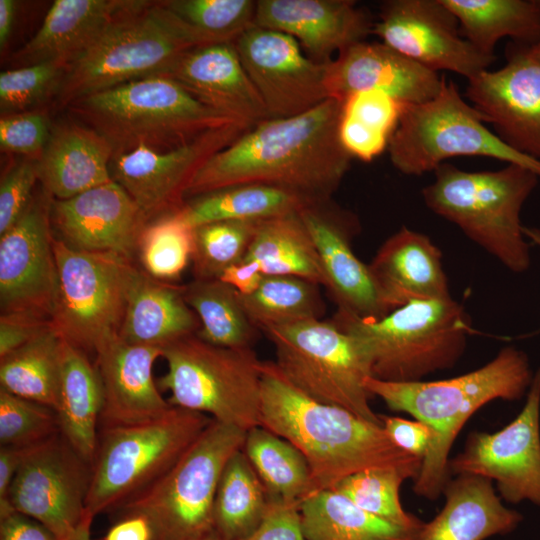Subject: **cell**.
I'll return each mask as SVG.
<instances>
[{
    "label": "cell",
    "mask_w": 540,
    "mask_h": 540,
    "mask_svg": "<svg viewBox=\"0 0 540 540\" xmlns=\"http://www.w3.org/2000/svg\"><path fill=\"white\" fill-rule=\"evenodd\" d=\"M162 352L157 346L129 344L118 335L97 349L94 364L103 389L101 429L149 422L172 407L152 374Z\"/></svg>",
    "instance_id": "25"
},
{
    "label": "cell",
    "mask_w": 540,
    "mask_h": 540,
    "mask_svg": "<svg viewBox=\"0 0 540 540\" xmlns=\"http://www.w3.org/2000/svg\"><path fill=\"white\" fill-rule=\"evenodd\" d=\"M458 86L444 78L432 99L403 104L387 151L399 172L420 176L453 157H487L523 166L540 177V161L516 152L489 130Z\"/></svg>",
    "instance_id": "10"
},
{
    "label": "cell",
    "mask_w": 540,
    "mask_h": 540,
    "mask_svg": "<svg viewBox=\"0 0 540 540\" xmlns=\"http://www.w3.org/2000/svg\"><path fill=\"white\" fill-rule=\"evenodd\" d=\"M368 267L390 311L411 301L451 297L440 249L407 227L381 245Z\"/></svg>",
    "instance_id": "27"
},
{
    "label": "cell",
    "mask_w": 540,
    "mask_h": 540,
    "mask_svg": "<svg viewBox=\"0 0 540 540\" xmlns=\"http://www.w3.org/2000/svg\"><path fill=\"white\" fill-rule=\"evenodd\" d=\"M51 326L44 318L23 313L0 316V358L23 346Z\"/></svg>",
    "instance_id": "53"
},
{
    "label": "cell",
    "mask_w": 540,
    "mask_h": 540,
    "mask_svg": "<svg viewBox=\"0 0 540 540\" xmlns=\"http://www.w3.org/2000/svg\"><path fill=\"white\" fill-rule=\"evenodd\" d=\"M372 33L428 70L450 71L467 80L496 60L462 36L457 18L442 0L384 1Z\"/></svg>",
    "instance_id": "14"
},
{
    "label": "cell",
    "mask_w": 540,
    "mask_h": 540,
    "mask_svg": "<svg viewBox=\"0 0 540 540\" xmlns=\"http://www.w3.org/2000/svg\"><path fill=\"white\" fill-rule=\"evenodd\" d=\"M212 420L172 406L149 422L101 429L86 510L94 517L117 511L161 478Z\"/></svg>",
    "instance_id": "8"
},
{
    "label": "cell",
    "mask_w": 540,
    "mask_h": 540,
    "mask_svg": "<svg viewBox=\"0 0 540 540\" xmlns=\"http://www.w3.org/2000/svg\"><path fill=\"white\" fill-rule=\"evenodd\" d=\"M183 286L185 301L200 322L197 337L219 347H252L258 329L232 286L219 279H195Z\"/></svg>",
    "instance_id": "39"
},
{
    "label": "cell",
    "mask_w": 540,
    "mask_h": 540,
    "mask_svg": "<svg viewBox=\"0 0 540 540\" xmlns=\"http://www.w3.org/2000/svg\"><path fill=\"white\" fill-rule=\"evenodd\" d=\"M341 108L342 101L330 97L304 113L245 130L202 165L186 197L260 183L329 201L353 159L339 138Z\"/></svg>",
    "instance_id": "1"
},
{
    "label": "cell",
    "mask_w": 540,
    "mask_h": 540,
    "mask_svg": "<svg viewBox=\"0 0 540 540\" xmlns=\"http://www.w3.org/2000/svg\"><path fill=\"white\" fill-rule=\"evenodd\" d=\"M137 1L55 0L35 35L16 52L22 65L58 62L68 66Z\"/></svg>",
    "instance_id": "29"
},
{
    "label": "cell",
    "mask_w": 540,
    "mask_h": 540,
    "mask_svg": "<svg viewBox=\"0 0 540 540\" xmlns=\"http://www.w3.org/2000/svg\"><path fill=\"white\" fill-rule=\"evenodd\" d=\"M300 502L269 496L266 513L258 527L241 540H305Z\"/></svg>",
    "instance_id": "51"
},
{
    "label": "cell",
    "mask_w": 540,
    "mask_h": 540,
    "mask_svg": "<svg viewBox=\"0 0 540 540\" xmlns=\"http://www.w3.org/2000/svg\"><path fill=\"white\" fill-rule=\"evenodd\" d=\"M112 144L91 127L65 121L52 127L37 158L39 181L52 199L66 200L112 181Z\"/></svg>",
    "instance_id": "28"
},
{
    "label": "cell",
    "mask_w": 540,
    "mask_h": 540,
    "mask_svg": "<svg viewBox=\"0 0 540 540\" xmlns=\"http://www.w3.org/2000/svg\"><path fill=\"white\" fill-rule=\"evenodd\" d=\"M263 277L257 263L243 259L225 269L218 279L232 286L239 294L248 295L259 287Z\"/></svg>",
    "instance_id": "57"
},
{
    "label": "cell",
    "mask_w": 540,
    "mask_h": 540,
    "mask_svg": "<svg viewBox=\"0 0 540 540\" xmlns=\"http://www.w3.org/2000/svg\"><path fill=\"white\" fill-rule=\"evenodd\" d=\"M315 203L319 202L289 189L248 183L195 196L176 212L194 228L224 220L262 221L299 213Z\"/></svg>",
    "instance_id": "34"
},
{
    "label": "cell",
    "mask_w": 540,
    "mask_h": 540,
    "mask_svg": "<svg viewBox=\"0 0 540 540\" xmlns=\"http://www.w3.org/2000/svg\"><path fill=\"white\" fill-rule=\"evenodd\" d=\"M258 222L224 220L194 227L192 263L195 279H218L225 269L242 261Z\"/></svg>",
    "instance_id": "46"
},
{
    "label": "cell",
    "mask_w": 540,
    "mask_h": 540,
    "mask_svg": "<svg viewBox=\"0 0 540 540\" xmlns=\"http://www.w3.org/2000/svg\"><path fill=\"white\" fill-rule=\"evenodd\" d=\"M52 127L44 111L4 115L0 119L1 149L38 158L50 138Z\"/></svg>",
    "instance_id": "49"
},
{
    "label": "cell",
    "mask_w": 540,
    "mask_h": 540,
    "mask_svg": "<svg viewBox=\"0 0 540 540\" xmlns=\"http://www.w3.org/2000/svg\"><path fill=\"white\" fill-rule=\"evenodd\" d=\"M51 227L74 250L114 253L132 259L148 218L116 182L66 200H52Z\"/></svg>",
    "instance_id": "21"
},
{
    "label": "cell",
    "mask_w": 540,
    "mask_h": 540,
    "mask_svg": "<svg viewBox=\"0 0 540 540\" xmlns=\"http://www.w3.org/2000/svg\"><path fill=\"white\" fill-rule=\"evenodd\" d=\"M382 426L393 441L403 451L424 459L435 440L433 429L418 420L380 415Z\"/></svg>",
    "instance_id": "52"
},
{
    "label": "cell",
    "mask_w": 540,
    "mask_h": 540,
    "mask_svg": "<svg viewBox=\"0 0 540 540\" xmlns=\"http://www.w3.org/2000/svg\"><path fill=\"white\" fill-rule=\"evenodd\" d=\"M254 25L293 37L310 59L329 63L365 41L374 22L351 0H258Z\"/></svg>",
    "instance_id": "23"
},
{
    "label": "cell",
    "mask_w": 540,
    "mask_h": 540,
    "mask_svg": "<svg viewBox=\"0 0 540 540\" xmlns=\"http://www.w3.org/2000/svg\"><path fill=\"white\" fill-rule=\"evenodd\" d=\"M16 15V2L0 0V46L3 49L10 37Z\"/></svg>",
    "instance_id": "58"
},
{
    "label": "cell",
    "mask_w": 540,
    "mask_h": 540,
    "mask_svg": "<svg viewBox=\"0 0 540 540\" xmlns=\"http://www.w3.org/2000/svg\"><path fill=\"white\" fill-rule=\"evenodd\" d=\"M409 478L398 468L376 467L349 475L330 489L377 517L403 527L420 528L426 523L406 512L400 501V486Z\"/></svg>",
    "instance_id": "45"
},
{
    "label": "cell",
    "mask_w": 540,
    "mask_h": 540,
    "mask_svg": "<svg viewBox=\"0 0 540 540\" xmlns=\"http://www.w3.org/2000/svg\"><path fill=\"white\" fill-rule=\"evenodd\" d=\"M161 5L178 20L198 46L235 43L254 26L252 0H167Z\"/></svg>",
    "instance_id": "43"
},
{
    "label": "cell",
    "mask_w": 540,
    "mask_h": 540,
    "mask_svg": "<svg viewBox=\"0 0 540 540\" xmlns=\"http://www.w3.org/2000/svg\"><path fill=\"white\" fill-rule=\"evenodd\" d=\"M103 540H156L151 521L141 513H120Z\"/></svg>",
    "instance_id": "55"
},
{
    "label": "cell",
    "mask_w": 540,
    "mask_h": 540,
    "mask_svg": "<svg viewBox=\"0 0 540 540\" xmlns=\"http://www.w3.org/2000/svg\"><path fill=\"white\" fill-rule=\"evenodd\" d=\"M532 378L526 354L508 346L484 366L454 378L390 382L368 376L364 385L391 410L408 413L433 429L435 440L414 483L417 495L432 500L444 491L448 455L468 418L492 400L520 399Z\"/></svg>",
    "instance_id": "3"
},
{
    "label": "cell",
    "mask_w": 540,
    "mask_h": 540,
    "mask_svg": "<svg viewBox=\"0 0 540 540\" xmlns=\"http://www.w3.org/2000/svg\"><path fill=\"white\" fill-rule=\"evenodd\" d=\"M90 480L91 464L59 432L30 448L8 499L14 510L41 522L62 540L85 514Z\"/></svg>",
    "instance_id": "15"
},
{
    "label": "cell",
    "mask_w": 540,
    "mask_h": 540,
    "mask_svg": "<svg viewBox=\"0 0 540 540\" xmlns=\"http://www.w3.org/2000/svg\"><path fill=\"white\" fill-rule=\"evenodd\" d=\"M164 76L245 129L270 118L234 43L194 47L182 54Z\"/></svg>",
    "instance_id": "26"
},
{
    "label": "cell",
    "mask_w": 540,
    "mask_h": 540,
    "mask_svg": "<svg viewBox=\"0 0 540 540\" xmlns=\"http://www.w3.org/2000/svg\"><path fill=\"white\" fill-rule=\"evenodd\" d=\"M462 36L483 54L494 56L506 37L530 46L540 38V0H442Z\"/></svg>",
    "instance_id": "35"
},
{
    "label": "cell",
    "mask_w": 540,
    "mask_h": 540,
    "mask_svg": "<svg viewBox=\"0 0 540 540\" xmlns=\"http://www.w3.org/2000/svg\"><path fill=\"white\" fill-rule=\"evenodd\" d=\"M260 425L302 452L313 492L376 467L398 468L416 479L422 466V459L396 446L382 425L309 398L272 361L262 362Z\"/></svg>",
    "instance_id": "2"
},
{
    "label": "cell",
    "mask_w": 540,
    "mask_h": 540,
    "mask_svg": "<svg viewBox=\"0 0 540 540\" xmlns=\"http://www.w3.org/2000/svg\"><path fill=\"white\" fill-rule=\"evenodd\" d=\"M332 321L361 345L371 376L390 382L421 381L453 367L471 331L464 308L451 297L411 301L376 320L337 311Z\"/></svg>",
    "instance_id": "6"
},
{
    "label": "cell",
    "mask_w": 540,
    "mask_h": 540,
    "mask_svg": "<svg viewBox=\"0 0 540 540\" xmlns=\"http://www.w3.org/2000/svg\"><path fill=\"white\" fill-rule=\"evenodd\" d=\"M103 407V389L88 354L64 341L56 414L62 436L88 463L94 460Z\"/></svg>",
    "instance_id": "32"
},
{
    "label": "cell",
    "mask_w": 540,
    "mask_h": 540,
    "mask_svg": "<svg viewBox=\"0 0 540 540\" xmlns=\"http://www.w3.org/2000/svg\"><path fill=\"white\" fill-rule=\"evenodd\" d=\"M245 128L229 124L211 129L172 149L138 146L114 152L109 171L148 219L183 205L198 170L215 153L231 144Z\"/></svg>",
    "instance_id": "17"
},
{
    "label": "cell",
    "mask_w": 540,
    "mask_h": 540,
    "mask_svg": "<svg viewBox=\"0 0 540 540\" xmlns=\"http://www.w3.org/2000/svg\"><path fill=\"white\" fill-rule=\"evenodd\" d=\"M194 47L196 42L160 1H137L67 66L55 106L66 108L94 93L164 76Z\"/></svg>",
    "instance_id": "7"
},
{
    "label": "cell",
    "mask_w": 540,
    "mask_h": 540,
    "mask_svg": "<svg viewBox=\"0 0 540 540\" xmlns=\"http://www.w3.org/2000/svg\"><path fill=\"white\" fill-rule=\"evenodd\" d=\"M328 201L299 212L315 244L327 280L326 288L339 312L376 320L391 311L383 302L368 265L354 253L351 239L358 229L349 213L326 207Z\"/></svg>",
    "instance_id": "22"
},
{
    "label": "cell",
    "mask_w": 540,
    "mask_h": 540,
    "mask_svg": "<svg viewBox=\"0 0 540 540\" xmlns=\"http://www.w3.org/2000/svg\"><path fill=\"white\" fill-rule=\"evenodd\" d=\"M64 340L50 326L0 358V388L56 411Z\"/></svg>",
    "instance_id": "37"
},
{
    "label": "cell",
    "mask_w": 540,
    "mask_h": 540,
    "mask_svg": "<svg viewBox=\"0 0 540 540\" xmlns=\"http://www.w3.org/2000/svg\"><path fill=\"white\" fill-rule=\"evenodd\" d=\"M242 450L269 496L300 502L313 492L305 456L285 438L259 425L246 432Z\"/></svg>",
    "instance_id": "40"
},
{
    "label": "cell",
    "mask_w": 540,
    "mask_h": 540,
    "mask_svg": "<svg viewBox=\"0 0 540 540\" xmlns=\"http://www.w3.org/2000/svg\"><path fill=\"white\" fill-rule=\"evenodd\" d=\"M235 48L270 118L304 113L329 98L328 63H318L293 37L252 26Z\"/></svg>",
    "instance_id": "18"
},
{
    "label": "cell",
    "mask_w": 540,
    "mask_h": 540,
    "mask_svg": "<svg viewBox=\"0 0 540 540\" xmlns=\"http://www.w3.org/2000/svg\"><path fill=\"white\" fill-rule=\"evenodd\" d=\"M522 231L525 237H527L533 244L540 247V228L539 227L523 226Z\"/></svg>",
    "instance_id": "60"
},
{
    "label": "cell",
    "mask_w": 540,
    "mask_h": 540,
    "mask_svg": "<svg viewBox=\"0 0 540 540\" xmlns=\"http://www.w3.org/2000/svg\"><path fill=\"white\" fill-rule=\"evenodd\" d=\"M183 289L134 266L118 336L129 344L163 348L196 334L200 322L186 303Z\"/></svg>",
    "instance_id": "30"
},
{
    "label": "cell",
    "mask_w": 540,
    "mask_h": 540,
    "mask_svg": "<svg viewBox=\"0 0 540 540\" xmlns=\"http://www.w3.org/2000/svg\"><path fill=\"white\" fill-rule=\"evenodd\" d=\"M193 248L194 228L174 211L145 226L137 252L147 274L169 282L192 261Z\"/></svg>",
    "instance_id": "44"
},
{
    "label": "cell",
    "mask_w": 540,
    "mask_h": 540,
    "mask_svg": "<svg viewBox=\"0 0 540 540\" xmlns=\"http://www.w3.org/2000/svg\"><path fill=\"white\" fill-rule=\"evenodd\" d=\"M299 509L305 540H421L426 526L394 524L332 489L309 494L300 501Z\"/></svg>",
    "instance_id": "33"
},
{
    "label": "cell",
    "mask_w": 540,
    "mask_h": 540,
    "mask_svg": "<svg viewBox=\"0 0 540 540\" xmlns=\"http://www.w3.org/2000/svg\"><path fill=\"white\" fill-rule=\"evenodd\" d=\"M31 447L32 446L0 447V514L14 510L8 499L10 486L17 470Z\"/></svg>",
    "instance_id": "56"
},
{
    "label": "cell",
    "mask_w": 540,
    "mask_h": 540,
    "mask_svg": "<svg viewBox=\"0 0 540 540\" xmlns=\"http://www.w3.org/2000/svg\"><path fill=\"white\" fill-rule=\"evenodd\" d=\"M57 291L51 327L67 343L96 353L122 325L132 259L114 253L78 251L54 237Z\"/></svg>",
    "instance_id": "13"
},
{
    "label": "cell",
    "mask_w": 540,
    "mask_h": 540,
    "mask_svg": "<svg viewBox=\"0 0 540 540\" xmlns=\"http://www.w3.org/2000/svg\"><path fill=\"white\" fill-rule=\"evenodd\" d=\"M449 470L495 480L507 502L529 500L540 506V368L518 416L498 432L471 434L463 452L449 461Z\"/></svg>",
    "instance_id": "16"
},
{
    "label": "cell",
    "mask_w": 540,
    "mask_h": 540,
    "mask_svg": "<svg viewBox=\"0 0 540 540\" xmlns=\"http://www.w3.org/2000/svg\"><path fill=\"white\" fill-rule=\"evenodd\" d=\"M318 286L306 279L264 275L259 287L239 301L254 327L264 331L309 319H320L324 305Z\"/></svg>",
    "instance_id": "42"
},
{
    "label": "cell",
    "mask_w": 540,
    "mask_h": 540,
    "mask_svg": "<svg viewBox=\"0 0 540 540\" xmlns=\"http://www.w3.org/2000/svg\"><path fill=\"white\" fill-rule=\"evenodd\" d=\"M443 492L444 507L426 523L421 540H485L513 531L522 520L502 504L490 479L459 475Z\"/></svg>",
    "instance_id": "31"
},
{
    "label": "cell",
    "mask_w": 540,
    "mask_h": 540,
    "mask_svg": "<svg viewBox=\"0 0 540 540\" xmlns=\"http://www.w3.org/2000/svg\"><path fill=\"white\" fill-rule=\"evenodd\" d=\"M274 346L282 375L309 398L344 408L382 425L364 382L369 358L358 341L332 320L309 319L263 331Z\"/></svg>",
    "instance_id": "12"
},
{
    "label": "cell",
    "mask_w": 540,
    "mask_h": 540,
    "mask_svg": "<svg viewBox=\"0 0 540 540\" xmlns=\"http://www.w3.org/2000/svg\"><path fill=\"white\" fill-rule=\"evenodd\" d=\"M268 492L242 449L227 461L213 507L214 531L226 540H241L262 521Z\"/></svg>",
    "instance_id": "38"
},
{
    "label": "cell",
    "mask_w": 540,
    "mask_h": 540,
    "mask_svg": "<svg viewBox=\"0 0 540 540\" xmlns=\"http://www.w3.org/2000/svg\"><path fill=\"white\" fill-rule=\"evenodd\" d=\"M433 173V182L422 189L425 205L509 270L526 271L531 259L520 214L540 177L516 164L467 171L445 162Z\"/></svg>",
    "instance_id": "4"
},
{
    "label": "cell",
    "mask_w": 540,
    "mask_h": 540,
    "mask_svg": "<svg viewBox=\"0 0 540 540\" xmlns=\"http://www.w3.org/2000/svg\"><path fill=\"white\" fill-rule=\"evenodd\" d=\"M39 181L37 158L13 165L0 183V235L10 229L25 213Z\"/></svg>",
    "instance_id": "50"
},
{
    "label": "cell",
    "mask_w": 540,
    "mask_h": 540,
    "mask_svg": "<svg viewBox=\"0 0 540 540\" xmlns=\"http://www.w3.org/2000/svg\"><path fill=\"white\" fill-rule=\"evenodd\" d=\"M0 540H60L41 522L16 510L0 514Z\"/></svg>",
    "instance_id": "54"
},
{
    "label": "cell",
    "mask_w": 540,
    "mask_h": 540,
    "mask_svg": "<svg viewBox=\"0 0 540 540\" xmlns=\"http://www.w3.org/2000/svg\"><path fill=\"white\" fill-rule=\"evenodd\" d=\"M465 98L507 146L540 161V63L524 45H510L501 68L467 80Z\"/></svg>",
    "instance_id": "20"
},
{
    "label": "cell",
    "mask_w": 540,
    "mask_h": 540,
    "mask_svg": "<svg viewBox=\"0 0 540 540\" xmlns=\"http://www.w3.org/2000/svg\"><path fill=\"white\" fill-rule=\"evenodd\" d=\"M263 275H286L321 286L327 280L319 254L299 213L259 221L244 258Z\"/></svg>",
    "instance_id": "36"
},
{
    "label": "cell",
    "mask_w": 540,
    "mask_h": 540,
    "mask_svg": "<svg viewBox=\"0 0 540 540\" xmlns=\"http://www.w3.org/2000/svg\"><path fill=\"white\" fill-rule=\"evenodd\" d=\"M167 372L157 385L171 406L248 431L260 425L262 362L252 347L211 345L196 334L163 347Z\"/></svg>",
    "instance_id": "9"
},
{
    "label": "cell",
    "mask_w": 540,
    "mask_h": 540,
    "mask_svg": "<svg viewBox=\"0 0 540 540\" xmlns=\"http://www.w3.org/2000/svg\"><path fill=\"white\" fill-rule=\"evenodd\" d=\"M94 516L87 510L79 524L62 540H90V530Z\"/></svg>",
    "instance_id": "59"
},
{
    "label": "cell",
    "mask_w": 540,
    "mask_h": 540,
    "mask_svg": "<svg viewBox=\"0 0 540 540\" xmlns=\"http://www.w3.org/2000/svg\"><path fill=\"white\" fill-rule=\"evenodd\" d=\"M67 66L58 62H40L5 70L0 74L2 116L33 111L31 108L58 93Z\"/></svg>",
    "instance_id": "47"
},
{
    "label": "cell",
    "mask_w": 540,
    "mask_h": 540,
    "mask_svg": "<svg viewBox=\"0 0 540 540\" xmlns=\"http://www.w3.org/2000/svg\"><path fill=\"white\" fill-rule=\"evenodd\" d=\"M402 105L380 91L356 92L342 101L338 133L352 158L370 162L387 149Z\"/></svg>",
    "instance_id": "41"
},
{
    "label": "cell",
    "mask_w": 540,
    "mask_h": 540,
    "mask_svg": "<svg viewBox=\"0 0 540 540\" xmlns=\"http://www.w3.org/2000/svg\"><path fill=\"white\" fill-rule=\"evenodd\" d=\"M66 108L103 135L114 152L138 146L168 150L211 129L237 124L167 76L131 81L82 97Z\"/></svg>",
    "instance_id": "5"
},
{
    "label": "cell",
    "mask_w": 540,
    "mask_h": 540,
    "mask_svg": "<svg viewBox=\"0 0 540 540\" xmlns=\"http://www.w3.org/2000/svg\"><path fill=\"white\" fill-rule=\"evenodd\" d=\"M59 432L54 409L0 388V446H33Z\"/></svg>",
    "instance_id": "48"
},
{
    "label": "cell",
    "mask_w": 540,
    "mask_h": 540,
    "mask_svg": "<svg viewBox=\"0 0 540 540\" xmlns=\"http://www.w3.org/2000/svg\"><path fill=\"white\" fill-rule=\"evenodd\" d=\"M528 55L540 63V38L537 42L530 46L524 45Z\"/></svg>",
    "instance_id": "61"
},
{
    "label": "cell",
    "mask_w": 540,
    "mask_h": 540,
    "mask_svg": "<svg viewBox=\"0 0 540 540\" xmlns=\"http://www.w3.org/2000/svg\"><path fill=\"white\" fill-rule=\"evenodd\" d=\"M192 540H226L223 537H221L218 533L215 531H212L206 535H203L201 537L192 539Z\"/></svg>",
    "instance_id": "62"
},
{
    "label": "cell",
    "mask_w": 540,
    "mask_h": 540,
    "mask_svg": "<svg viewBox=\"0 0 540 540\" xmlns=\"http://www.w3.org/2000/svg\"><path fill=\"white\" fill-rule=\"evenodd\" d=\"M52 197H33L22 217L0 236V308L49 320L58 274L51 227Z\"/></svg>",
    "instance_id": "19"
},
{
    "label": "cell",
    "mask_w": 540,
    "mask_h": 540,
    "mask_svg": "<svg viewBox=\"0 0 540 540\" xmlns=\"http://www.w3.org/2000/svg\"><path fill=\"white\" fill-rule=\"evenodd\" d=\"M444 78L382 42L361 41L328 63L327 90L329 98L340 101L356 92L374 90L401 104H417L435 97Z\"/></svg>",
    "instance_id": "24"
},
{
    "label": "cell",
    "mask_w": 540,
    "mask_h": 540,
    "mask_svg": "<svg viewBox=\"0 0 540 540\" xmlns=\"http://www.w3.org/2000/svg\"><path fill=\"white\" fill-rule=\"evenodd\" d=\"M245 436L246 431L213 419L161 478L116 512L145 515L156 540H192L214 531L217 486Z\"/></svg>",
    "instance_id": "11"
}]
</instances>
